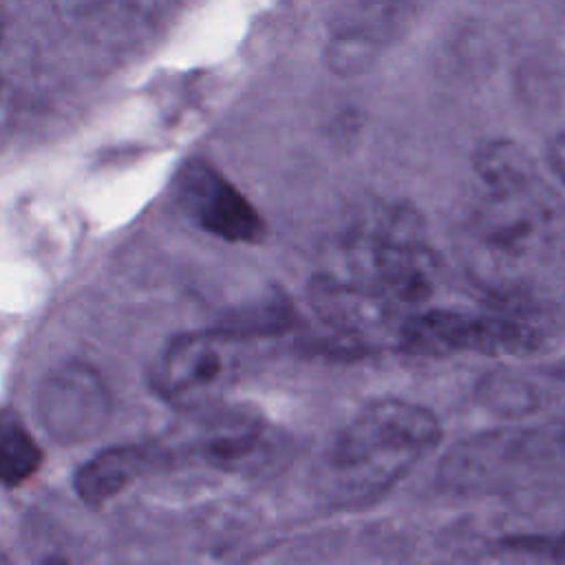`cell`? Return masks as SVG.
Here are the masks:
<instances>
[{
    "label": "cell",
    "mask_w": 565,
    "mask_h": 565,
    "mask_svg": "<svg viewBox=\"0 0 565 565\" xmlns=\"http://www.w3.org/2000/svg\"><path fill=\"white\" fill-rule=\"evenodd\" d=\"M547 338L534 324L512 316H475L455 309L406 313L395 347L406 355H534L547 349Z\"/></svg>",
    "instance_id": "3"
},
{
    "label": "cell",
    "mask_w": 565,
    "mask_h": 565,
    "mask_svg": "<svg viewBox=\"0 0 565 565\" xmlns=\"http://www.w3.org/2000/svg\"><path fill=\"white\" fill-rule=\"evenodd\" d=\"M550 170L565 183V130L556 132L547 146Z\"/></svg>",
    "instance_id": "15"
},
{
    "label": "cell",
    "mask_w": 565,
    "mask_h": 565,
    "mask_svg": "<svg viewBox=\"0 0 565 565\" xmlns=\"http://www.w3.org/2000/svg\"><path fill=\"white\" fill-rule=\"evenodd\" d=\"M238 342L223 327L172 338L152 366L154 391L183 408L203 406L238 373Z\"/></svg>",
    "instance_id": "4"
},
{
    "label": "cell",
    "mask_w": 565,
    "mask_h": 565,
    "mask_svg": "<svg viewBox=\"0 0 565 565\" xmlns=\"http://www.w3.org/2000/svg\"><path fill=\"white\" fill-rule=\"evenodd\" d=\"M316 311L340 338L371 349L369 338L391 333L393 342L404 318L399 307L380 289L340 274H320L311 285Z\"/></svg>",
    "instance_id": "7"
},
{
    "label": "cell",
    "mask_w": 565,
    "mask_h": 565,
    "mask_svg": "<svg viewBox=\"0 0 565 565\" xmlns=\"http://www.w3.org/2000/svg\"><path fill=\"white\" fill-rule=\"evenodd\" d=\"M472 168L488 192H516L541 183L534 157L514 139L481 141L472 154Z\"/></svg>",
    "instance_id": "11"
},
{
    "label": "cell",
    "mask_w": 565,
    "mask_h": 565,
    "mask_svg": "<svg viewBox=\"0 0 565 565\" xmlns=\"http://www.w3.org/2000/svg\"><path fill=\"white\" fill-rule=\"evenodd\" d=\"M547 558L556 561V563H565V532L550 539V556Z\"/></svg>",
    "instance_id": "16"
},
{
    "label": "cell",
    "mask_w": 565,
    "mask_h": 565,
    "mask_svg": "<svg viewBox=\"0 0 565 565\" xmlns=\"http://www.w3.org/2000/svg\"><path fill=\"white\" fill-rule=\"evenodd\" d=\"M177 199L185 214L205 232L230 243H256L263 221L247 196L216 168L192 161L177 181Z\"/></svg>",
    "instance_id": "6"
},
{
    "label": "cell",
    "mask_w": 565,
    "mask_h": 565,
    "mask_svg": "<svg viewBox=\"0 0 565 565\" xmlns=\"http://www.w3.org/2000/svg\"><path fill=\"white\" fill-rule=\"evenodd\" d=\"M519 479L512 455V426L475 433L446 450L437 468L439 486L457 497L505 490Z\"/></svg>",
    "instance_id": "8"
},
{
    "label": "cell",
    "mask_w": 565,
    "mask_h": 565,
    "mask_svg": "<svg viewBox=\"0 0 565 565\" xmlns=\"http://www.w3.org/2000/svg\"><path fill=\"white\" fill-rule=\"evenodd\" d=\"M42 466V448L22 417L11 411H0V486L13 488L31 479Z\"/></svg>",
    "instance_id": "13"
},
{
    "label": "cell",
    "mask_w": 565,
    "mask_h": 565,
    "mask_svg": "<svg viewBox=\"0 0 565 565\" xmlns=\"http://www.w3.org/2000/svg\"><path fill=\"white\" fill-rule=\"evenodd\" d=\"M541 373L550 380H556V382H563L565 384V360H558V362H552V364H545L541 366Z\"/></svg>",
    "instance_id": "17"
},
{
    "label": "cell",
    "mask_w": 565,
    "mask_h": 565,
    "mask_svg": "<svg viewBox=\"0 0 565 565\" xmlns=\"http://www.w3.org/2000/svg\"><path fill=\"white\" fill-rule=\"evenodd\" d=\"M110 395L99 373L86 364L55 369L38 391V417L60 441L77 444L104 430Z\"/></svg>",
    "instance_id": "5"
},
{
    "label": "cell",
    "mask_w": 565,
    "mask_h": 565,
    "mask_svg": "<svg viewBox=\"0 0 565 565\" xmlns=\"http://www.w3.org/2000/svg\"><path fill=\"white\" fill-rule=\"evenodd\" d=\"M475 397L481 408L505 422H519L534 415L541 404V391L512 371H488L475 384Z\"/></svg>",
    "instance_id": "12"
},
{
    "label": "cell",
    "mask_w": 565,
    "mask_h": 565,
    "mask_svg": "<svg viewBox=\"0 0 565 565\" xmlns=\"http://www.w3.org/2000/svg\"><path fill=\"white\" fill-rule=\"evenodd\" d=\"M514 459L521 477L525 472H565V419L514 426Z\"/></svg>",
    "instance_id": "14"
},
{
    "label": "cell",
    "mask_w": 565,
    "mask_h": 565,
    "mask_svg": "<svg viewBox=\"0 0 565 565\" xmlns=\"http://www.w3.org/2000/svg\"><path fill=\"white\" fill-rule=\"evenodd\" d=\"M196 448L223 470H247L274 457V430L256 413H223L207 422Z\"/></svg>",
    "instance_id": "9"
},
{
    "label": "cell",
    "mask_w": 565,
    "mask_h": 565,
    "mask_svg": "<svg viewBox=\"0 0 565 565\" xmlns=\"http://www.w3.org/2000/svg\"><path fill=\"white\" fill-rule=\"evenodd\" d=\"M441 422L424 404L369 402L329 444L322 486L333 505H369L395 488L441 441Z\"/></svg>",
    "instance_id": "1"
},
{
    "label": "cell",
    "mask_w": 565,
    "mask_h": 565,
    "mask_svg": "<svg viewBox=\"0 0 565 565\" xmlns=\"http://www.w3.org/2000/svg\"><path fill=\"white\" fill-rule=\"evenodd\" d=\"M556 207L541 183L516 192H488L468 221L477 263L499 305H530L525 267L541 260L556 236Z\"/></svg>",
    "instance_id": "2"
},
{
    "label": "cell",
    "mask_w": 565,
    "mask_h": 565,
    "mask_svg": "<svg viewBox=\"0 0 565 565\" xmlns=\"http://www.w3.org/2000/svg\"><path fill=\"white\" fill-rule=\"evenodd\" d=\"M150 448L117 446L106 448L75 472V490L90 505H102L126 490L150 463Z\"/></svg>",
    "instance_id": "10"
}]
</instances>
